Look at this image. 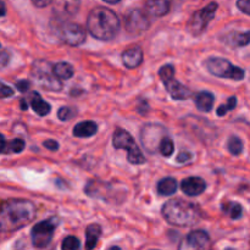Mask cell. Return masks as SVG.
<instances>
[{
  "label": "cell",
  "instance_id": "6",
  "mask_svg": "<svg viewBox=\"0 0 250 250\" xmlns=\"http://www.w3.org/2000/svg\"><path fill=\"white\" fill-rule=\"evenodd\" d=\"M32 75L36 82L44 89L50 90V92H59L62 88L61 81L54 75L53 65H50L48 61L39 60L34 62Z\"/></svg>",
  "mask_w": 250,
  "mask_h": 250
},
{
  "label": "cell",
  "instance_id": "17",
  "mask_svg": "<svg viewBox=\"0 0 250 250\" xmlns=\"http://www.w3.org/2000/svg\"><path fill=\"white\" fill-rule=\"evenodd\" d=\"M122 62L127 68L132 70L143 62V50L139 46H132L122 53Z\"/></svg>",
  "mask_w": 250,
  "mask_h": 250
},
{
  "label": "cell",
  "instance_id": "35",
  "mask_svg": "<svg viewBox=\"0 0 250 250\" xmlns=\"http://www.w3.org/2000/svg\"><path fill=\"white\" fill-rule=\"evenodd\" d=\"M29 87H31V82L27 80H22V81H19V82H16L17 90H20L21 93H26L27 90L29 89Z\"/></svg>",
  "mask_w": 250,
  "mask_h": 250
},
{
  "label": "cell",
  "instance_id": "3",
  "mask_svg": "<svg viewBox=\"0 0 250 250\" xmlns=\"http://www.w3.org/2000/svg\"><path fill=\"white\" fill-rule=\"evenodd\" d=\"M163 216L172 226L189 227L199 221L202 212L194 203L172 199L163 207Z\"/></svg>",
  "mask_w": 250,
  "mask_h": 250
},
{
  "label": "cell",
  "instance_id": "44",
  "mask_svg": "<svg viewBox=\"0 0 250 250\" xmlns=\"http://www.w3.org/2000/svg\"><path fill=\"white\" fill-rule=\"evenodd\" d=\"M107 250H121L119 248V247H111V248H109Z\"/></svg>",
  "mask_w": 250,
  "mask_h": 250
},
{
  "label": "cell",
  "instance_id": "42",
  "mask_svg": "<svg viewBox=\"0 0 250 250\" xmlns=\"http://www.w3.org/2000/svg\"><path fill=\"white\" fill-rule=\"evenodd\" d=\"M103 1L107 2V4H119L121 0H103Z\"/></svg>",
  "mask_w": 250,
  "mask_h": 250
},
{
  "label": "cell",
  "instance_id": "18",
  "mask_svg": "<svg viewBox=\"0 0 250 250\" xmlns=\"http://www.w3.org/2000/svg\"><path fill=\"white\" fill-rule=\"evenodd\" d=\"M225 43L229 44L233 48H241L250 44V31L247 32H237L233 31L225 37Z\"/></svg>",
  "mask_w": 250,
  "mask_h": 250
},
{
  "label": "cell",
  "instance_id": "34",
  "mask_svg": "<svg viewBox=\"0 0 250 250\" xmlns=\"http://www.w3.org/2000/svg\"><path fill=\"white\" fill-rule=\"evenodd\" d=\"M237 7L241 10L243 14L250 16V0H237Z\"/></svg>",
  "mask_w": 250,
  "mask_h": 250
},
{
  "label": "cell",
  "instance_id": "24",
  "mask_svg": "<svg viewBox=\"0 0 250 250\" xmlns=\"http://www.w3.org/2000/svg\"><path fill=\"white\" fill-rule=\"evenodd\" d=\"M177 190V181L172 177L161 180L158 185V193L160 195H172Z\"/></svg>",
  "mask_w": 250,
  "mask_h": 250
},
{
  "label": "cell",
  "instance_id": "5",
  "mask_svg": "<svg viewBox=\"0 0 250 250\" xmlns=\"http://www.w3.org/2000/svg\"><path fill=\"white\" fill-rule=\"evenodd\" d=\"M112 144L115 149H126L128 155L127 159L133 165H142L146 163V158L142 154L141 149L136 144L131 134L122 128H117L112 136Z\"/></svg>",
  "mask_w": 250,
  "mask_h": 250
},
{
  "label": "cell",
  "instance_id": "8",
  "mask_svg": "<svg viewBox=\"0 0 250 250\" xmlns=\"http://www.w3.org/2000/svg\"><path fill=\"white\" fill-rule=\"evenodd\" d=\"M217 7H219L217 2L212 1L210 2V4H208L205 7H203V9L193 12L190 19L188 20V32H189L193 37L202 36L205 32V29H207L208 24H209L210 21L215 17Z\"/></svg>",
  "mask_w": 250,
  "mask_h": 250
},
{
  "label": "cell",
  "instance_id": "25",
  "mask_svg": "<svg viewBox=\"0 0 250 250\" xmlns=\"http://www.w3.org/2000/svg\"><path fill=\"white\" fill-rule=\"evenodd\" d=\"M222 210H224L226 214L229 215L232 220H238L242 217V214H243V208L239 203L231 202L226 203V204L222 205Z\"/></svg>",
  "mask_w": 250,
  "mask_h": 250
},
{
  "label": "cell",
  "instance_id": "12",
  "mask_svg": "<svg viewBox=\"0 0 250 250\" xmlns=\"http://www.w3.org/2000/svg\"><path fill=\"white\" fill-rule=\"evenodd\" d=\"M210 237L205 231H193L182 239L178 250H207Z\"/></svg>",
  "mask_w": 250,
  "mask_h": 250
},
{
  "label": "cell",
  "instance_id": "23",
  "mask_svg": "<svg viewBox=\"0 0 250 250\" xmlns=\"http://www.w3.org/2000/svg\"><path fill=\"white\" fill-rule=\"evenodd\" d=\"M53 72L59 80H70L75 73V70L68 62H58L56 65H53Z\"/></svg>",
  "mask_w": 250,
  "mask_h": 250
},
{
  "label": "cell",
  "instance_id": "30",
  "mask_svg": "<svg viewBox=\"0 0 250 250\" xmlns=\"http://www.w3.org/2000/svg\"><path fill=\"white\" fill-rule=\"evenodd\" d=\"M80 244V239L77 237L68 236L61 243V250H78Z\"/></svg>",
  "mask_w": 250,
  "mask_h": 250
},
{
  "label": "cell",
  "instance_id": "9",
  "mask_svg": "<svg viewBox=\"0 0 250 250\" xmlns=\"http://www.w3.org/2000/svg\"><path fill=\"white\" fill-rule=\"evenodd\" d=\"M56 227H58V219L56 217H51V219L44 220V221L34 225L31 231L32 243H33L34 248H45L53 239L54 231H55Z\"/></svg>",
  "mask_w": 250,
  "mask_h": 250
},
{
  "label": "cell",
  "instance_id": "29",
  "mask_svg": "<svg viewBox=\"0 0 250 250\" xmlns=\"http://www.w3.org/2000/svg\"><path fill=\"white\" fill-rule=\"evenodd\" d=\"M236 106H237V98L229 97V100H227V103H225V104L220 105V106L217 107V110H216L217 116H220V117L225 116L227 112L232 111V110H233Z\"/></svg>",
  "mask_w": 250,
  "mask_h": 250
},
{
  "label": "cell",
  "instance_id": "21",
  "mask_svg": "<svg viewBox=\"0 0 250 250\" xmlns=\"http://www.w3.org/2000/svg\"><path fill=\"white\" fill-rule=\"evenodd\" d=\"M29 103H31L32 109H33L34 112H37L39 116H46L51 110L50 105H49L46 102H44V100L42 99L41 95H39L37 92L31 93Z\"/></svg>",
  "mask_w": 250,
  "mask_h": 250
},
{
  "label": "cell",
  "instance_id": "40",
  "mask_svg": "<svg viewBox=\"0 0 250 250\" xmlns=\"http://www.w3.org/2000/svg\"><path fill=\"white\" fill-rule=\"evenodd\" d=\"M6 139L5 137L0 133V154H5V150H6Z\"/></svg>",
  "mask_w": 250,
  "mask_h": 250
},
{
  "label": "cell",
  "instance_id": "38",
  "mask_svg": "<svg viewBox=\"0 0 250 250\" xmlns=\"http://www.w3.org/2000/svg\"><path fill=\"white\" fill-rule=\"evenodd\" d=\"M9 61H10V54L7 53V51H1V53H0V66L4 67V66H6L7 63H9Z\"/></svg>",
  "mask_w": 250,
  "mask_h": 250
},
{
  "label": "cell",
  "instance_id": "15",
  "mask_svg": "<svg viewBox=\"0 0 250 250\" xmlns=\"http://www.w3.org/2000/svg\"><path fill=\"white\" fill-rule=\"evenodd\" d=\"M166 87V90L168 92V94L171 95V98L175 100H186L189 99L193 97L192 90L188 89L186 85H183L182 83H180L178 81L175 80V77L168 80L167 82L164 83Z\"/></svg>",
  "mask_w": 250,
  "mask_h": 250
},
{
  "label": "cell",
  "instance_id": "36",
  "mask_svg": "<svg viewBox=\"0 0 250 250\" xmlns=\"http://www.w3.org/2000/svg\"><path fill=\"white\" fill-rule=\"evenodd\" d=\"M44 148H46L48 150H51V151H55L59 149V143L56 141H53V139H49V141H45L43 143Z\"/></svg>",
  "mask_w": 250,
  "mask_h": 250
},
{
  "label": "cell",
  "instance_id": "13",
  "mask_svg": "<svg viewBox=\"0 0 250 250\" xmlns=\"http://www.w3.org/2000/svg\"><path fill=\"white\" fill-rule=\"evenodd\" d=\"M53 10L59 20L75 16L81 6V0H53Z\"/></svg>",
  "mask_w": 250,
  "mask_h": 250
},
{
  "label": "cell",
  "instance_id": "16",
  "mask_svg": "<svg viewBox=\"0 0 250 250\" xmlns=\"http://www.w3.org/2000/svg\"><path fill=\"white\" fill-rule=\"evenodd\" d=\"M207 188L205 181L200 177H188L185 178L181 183V189L185 194L189 197H198L202 194Z\"/></svg>",
  "mask_w": 250,
  "mask_h": 250
},
{
  "label": "cell",
  "instance_id": "39",
  "mask_svg": "<svg viewBox=\"0 0 250 250\" xmlns=\"http://www.w3.org/2000/svg\"><path fill=\"white\" fill-rule=\"evenodd\" d=\"M51 1H53V0H32L34 6L37 7H45L48 6L49 4H51Z\"/></svg>",
  "mask_w": 250,
  "mask_h": 250
},
{
  "label": "cell",
  "instance_id": "41",
  "mask_svg": "<svg viewBox=\"0 0 250 250\" xmlns=\"http://www.w3.org/2000/svg\"><path fill=\"white\" fill-rule=\"evenodd\" d=\"M5 15H6V6H5L4 1L0 0V17L5 16Z\"/></svg>",
  "mask_w": 250,
  "mask_h": 250
},
{
  "label": "cell",
  "instance_id": "43",
  "mask_svg": "<svg viewBox=\"0 0 250 250\" xmlns=\"http://www.w3.org/2000/svg\"><path fill=\"white\" fill-rule=\"evenodd\" d=\"M27 107H28V106H27V103H26V100H24V99H22V100H21V109H22V110H26Z\"/></svg>",
  "mask_w": 250,
  "mask_h": 250
},
{
  "label": "cell",
  "instance_id": "45",
  "mask_svg": "<svg viewBox=\"0 0 250 250\" xmlns=\"http://www.w3.org/2000/svg\"><path fill=\"white\" fill-rule=\"evenodd\" d=\"M226 250H234V249H232V248H229V249H226Z\"/></svg>",
  "mask_w": 250,
  "mask_h": 250
},
{
  "label": "cell",
  "instance_id": "4",
  "mask_svg": "<svg viewBox=\"0 0 250 250\" xmlns=\"http://www.w3.org/2000/svg\"><path fill=\"white\" fill-rule=\"evenodd\" d=\"M205 67L211 75L220 78L242 81L246 77V71L243 68L234 66L231 61L224 58H209L205 61Z\"/></svg>",
  "mask_w": 250,
  "mask_h": 250
},
{
  "label": "cell",
  "instance_id": "28",
  "mask_svg": "<svg viewBox=\"0 0 250 250\" xmlns=\"http://www.w3.org/2000/svg\"><path fill=\"white\" fill-rule=\"evenodd\" d=\"M24 146V142L22 139L16 138V139H12V141L7 142L6 144V150H5V154H10V153H15V154H19L21 151H23Z\"/></svg>",
  "mask_w": 250,
  "mask_h": 250
},
{
  "label": "cell",
  "instance_id": "26",
  "mask_svg": "<svg viewBox=\"0 0 250 250\" xmlns=\"http://www.w3.org/2000/svg\"><path fill=\"white\" fill-rule=\"evenodd\" d=\"M227 148H229V151L232 155H239L244 149L243 142L239 137L231 136L229 138V142H227Z\"/></svg>",
  "mask_w": 250,
  "mask_h": 250
},
{
  "label": "cell",
  "instance_id": "10",
  "mask_svg": "<svg viewBox=\"0 0 250 250\" xmlns=\"http://www.w3.org/2000/svg\"><path fill=\"white\" fill-rule=\"evenodd\" d=\"M125 29L131 36H139L150 27L149 16L141 9H132L125 15Z\"/></svg>",
  "mask_w": 250,
  "mask_h": 250
},
{
  "label": "cell",
  "instance_id": "19",
  "mask_svg": "<svg viewBox=\"0 0 250 250\" xmlns=\"http://www.w3.org/2000/svg\"><path fill=\"white\" fill-rule=\"evenodd\" d=\"M102 236V227L98 224L88 225L85 229V250H93Z\"/></svg>",
  "mask_w": 250,
  "mask_h": 250
},
{
  "label": "cell",
  "instance_id": "22",
  "mask_svg": "<svg viewBox=\"0 0 250 250\" xmlns=\"http://www.w3.org/2000/svg\"><path fill=\"white\" fill-rule=\"evenodd\" d=\"M195 105H197L198 110L203 112L211 111L212 105H214L215 98L214 94L210 92H200L195 95Z\"/></svg>",
  "mask_w": 250,
  "mask_h": 250
},
{
  "label": "cell",
  "instance_id": "14",
  "mask_svg": "<svg viewBox=\"0 0 250 250\" xmlns=\"http://www.w3.org/2000/svg\"><path fill=\"white\" fill-rule=\"evenodd\" d=\"M171 10V0H146L144 12L151 17H163Z\"/></svg>",
  "mask_w": 250,
  "mask_h": 250
},
{
  "label": "cell",
  "instance_id": "27",
  "mask_svg": "<svg viewBox=\"0 0 250 250\" xmlns=\"http://www.w3.org/2000/svg\"><path fill=\"white\" fill-rule=\"evenodd\" d=\"M173 150H175V146H173V142L170 137L165 136L163 138V141L160 142V146H159V151L163 154L164 156L168 158V156L172 155Z\"/></svg>",
  "mask_w": 250,
  "mask_h": 250
},
{
  "label": "cell",
  "instance_id": "37",
  "mask_svg": "<svg viewBox=\"0 0 250 250\" xmlns=\"http://www.w3.org/2000/svg\"><path fill=\"white\" fill-rule=\"evenodd\" d=\"M190 159H192V154L190 153H180L177 155L176 161L180 164H185V163H187V161H189Z\"/></svg>",
  "mask_w": 250,
  "mask_h": 250
},
{
  "label": "cell",
  "instance_id": "32",
  "mask_svg": "<svg viewBox=\"0 0 250 250\" xmlns=\"http://www.w3.org/2000/svg\"><path fill=\"white\" fill-rule=\"evenodd\" d=\"M76 115V110L72 109L70 106H62L59 109L58 116L61 121H68V120L73 119V116Z\"/></svg>",
  "mask_w": 250,
  "mask_h": 250
},
{
  "label": "cell",
  "instance_id": "20",
  "mask_svg": "<svg viewBox=\"0 0 250 250\" xmlns=\"http://www.w3.org/2000/svg\"><path fill=\"white\" fill-rule=\"evenodd\" d=\"M98 131V125L93 121H83L80 122L73 128V136L78 138H88V137L94 136Z\"/></svg>",
  "mask_w": 250,
  "mask_h": 250
},
{
  "label": "cell",
  "instance_id": "7",
  "mask_svg": "<svg viewBox=\"0 0 250 250\" xmlns=\"http://www.w3.org/2000/svg\"><path fill=\"white\" fill-rule=\"evenodd\" d=\"M55 33L60 41L71 46H78L85 41L84 28L81 24L65 20H59L56 22Z\"/></svg>",
  "mask_w": 250,
  "mask_h": 250
},
{
  "label": "cell",
  "instance_id": "33",
  "mask_svg": "<svg viewBox=\"0 0 250 250\" xmlns=\"http://www.w3.org/2000/svg\"><path fill=\"white\" fill-rule=\"evenodd\" d=\"M12 95H14V89L11 87H9V85L0 82V99H2V98H10Z\"/></svg>",
  "mask_w": 250,
  "mask_h": 250
},
{
  "label": "cell",
  "instance_id": "2",
  "mask_svg": "<svg viewBox=\"0 0 250 250\" xmlns=\"http://www.w3.org/2000/svg\"><path fill=\"white\" fill-rule=\"evenodd\" d=\"M120 27L119 16L107 7L98 6L88 15L87 29L99 41H111L119 33Z\"/></svg>",
  "mask_w": 250,
  "mask_h": 250
},
{
  "label": "cell",
  "instance_id": "1",
  "mask_svg": "<svg viewBox=\"0 0 250 250\" xmlns=\"http://www.w3.org/2000/svg\"><path fill=\"white\" fill-rule=\"evenodd\" d=\"M36 217V207L26 199H11L0 205V232L10 233L27 226Z\"/></svg>",
  "mask_w": 250,
  "mask_h": 250
},
{
  "label": "cell",
  "instance_id": "11",
  "mask_svg": "<svg viewBox=\"0 0 250 250\" xmlns=\"http://www.w3.org/2000/svg\"><path fill=\"white\" fill-rule=\"evenodd\" d=\"M164 133H165V128L160 125H146L141 131L142 144L149 153H155L156 150H159L160 142L165 137Z\"/></svg>",
  "mask_w": 250,
  "mask_h": 250
},
{
  "label": "cell",
  "instance_id": "31",
  "mask_svg": "<svg viewBox=\"0 0 250 250\" xmlns=\"http://www.w3.org/2000/svg\"><path fill=\"white\" fill-rule=\"evenodd\" d=\"M159 76H160L161 81H163L164 83L167 82L168 80L173 78V76H175V67H173L172 65L163 66V67L159 70Z\"/></svg>",
  "mask_w": 250,
  "mask_h": 250
}]
</instances>
